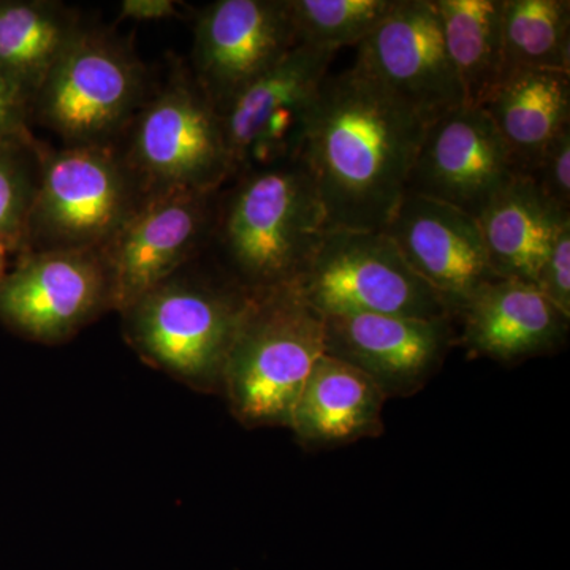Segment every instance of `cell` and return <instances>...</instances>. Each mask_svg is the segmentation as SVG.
<instances>
[{
  "label": "cell",
  "instance_id": "obj_12",
  "mask_svg": "<svg viewBox=\"0 0 570 570\" xmlns=\"http://www.w3.org/2000/svg\"><path fill=\"white\" fill-rule=\"evenodd\" d=\"M517 176L521 175L489 115L463 105L426 124L406 193L479 217Z\"/></svg>",
  "mask_w": 570,
  "mask_h": 570
},
{
  "label": "cell",
  "instance_id": "obj_11",
  "mask_svg": "<svg viewBox=\"0 0 570 570\" xmlns=\"http://www.w3.org/2000/svg\"><path fill=\"white\" fill-rule=\"evenodd\" d=\"M354 66L425 126L464 105L433 0H397Z\"/></svg>",
  "mask_w": 570,
  "mask_h": 570
},
{
  "label": "cell",
  "instance_id": "obj_8",
  "mask_svg": "<svg viewBox=\"0 0 570 570\" xmlns=\"http://www.w3.org/2000/svg\"><path fill=\"white\" fill-rule=\"evenodd\" d=\"M142 70L104 32L75 36L32 102L40 122L70 146L107 145L140 105Z\"/></svg>",
  "mask_w": 570,
  "mask_h": 570
},
{
  "label": "cell",
  "instance_id": "obj_14",
  "mask_svg": "<svg viewBox=\"0 0 570 570\" xmlns=\"http://www.w3.org/2000/svg\"><path fill=\"white\" fill-rule=\"evenodd\" d=\"M382 232L453 316L501 279L491 268L478 217L455 206L406 193Z\"/></svg>",
  "mask_w": 570,
  "mask_h": 570
},
{
  "label": "cell",
  "instance_id": "obj_1",
  "mask_svg": "<svg viewBox=\"0 0 570 570\" xmlns=\"http://www.w3.org/2000/svg\"><path fill=\"white\" fill-rule=\"evenodd\" d=\"M425 124L352 66L328 75L299 159L330 228L384 230L406 194Z\"/></svg>",
  "mask_w": 570,
  "mask_h": 570
},
{
  "label": "cell",
  "instance_id": "obj_30",
  "mask_svg": "<svg viewBox=\"0 0 570 570\" xmlns=\"http://www.w3.org/2000/svg\"><path fill=\"white\" fill-rule=\"evenodd\" d=\"M7 257H9V253L3 247H0V281H2L7 273Z\"/></svg>",
  "mask_w": 570,
  "mask_h": 570
},
{
  "label": "cell",
  "instance_id": "obj_10",
  "mask_svg": "<svg viewBox=\"0 0 570 570\" xmlns=\"http://www.w3.org/2000/svg\"><path fill=\"white\" fill-rule=\"evenodd\" d=\"M216 193L163 190L142 195L107 245L100 247L111 279L112 309H129L186 264L213 234Z\"/></svg>",
  "mask_w": 570,
  "mask_h": 570
},
{
  "label": "cell",
  "instance_id": "obj_15",
  "mask_svg": "<svg viewBox=\"0 0 570 570\" xmlns=\"http://www.w3.org/2000/svg\"><path fill=\"white\" fill-rule=\"evenodd\" d=\"M325 318V354L365 373L385 396L425 387L455 341L452 318L335 314Z\"/></svg>",
  "mask_w": 570,
  "mask_h": 570
},
{
  "label": "cell",
  "instance_id": "obj_25",
  "mask_svg": "<svg viewBox=\"0 0 570 570\" xmlns=\"http://www.w3.org/2000/svg\"><path fill=\"white\" fill-rule=\"evenodd\" d=\"M31 151L0 148V247L9 254L24 253L37 179L31 174ZM40 157V156H39Z\"/></svg>",
  "mask_w": 570,
  "mask_h": 570
},
{
  "label": "cell",
  "instance_id": "obj_16",
  "mask_svg": "<svg viewBox=\"0 0 570 570\" xmlns=\"http://www.w3.org/2000/svg\"><path fill=\"white\" fill-rule=\"evenodd\" d=\"M459 316L469 354L502 363L557 351L568 337L570 322L538 285L519 279L487 285Z\"/></svg>",
  "mask_w": 570,
  "mask_h": 570
},
{
  "label": "cell",
  "instance_id": "obj_18",
  "mask_svg": "<svg viewBox=\"0 0 570 570\" xmlns=\"http://www.w3.org/2000/svg\"><path fill=\"white\" fill-rule=\"evenodd\" d=\"M527 176L543 149L570 127V71L513 70L480 104Z\"/></svg>",
  "mask_w": 570,
  "mask_h": 570
},
{
  "label": "cell",
  "instance_id": "obj_23",
  "mask_svg": "<svg viewBox=\"0 0 570 570\" xmlns=\"http://www.w3.org/2000/svg\"><path fill=\"white\" fill-rule=\"evenodd\" d=\"M502 40L505 75L528 69L570 71L569 0H504Z\"/></svg>",
  "mask_w": 570,
  "mask_h": 570
},
{
  "label": "cell",
  "instance_id": "obj_20",
  "mask_svg": "<svg viewBox=\"0 0 570 570\" xmlns=\"http://www.w3.org/2000/svg\"><path fill=\"white\" fill-rule=\"evenodd\" d=\"M61 3L0 0V73L31 104L80 32Z\"/></svg>",
  "mask_w": 570,
  "mask_h": 570
},
{
  "label": "cell",
  "instance_id": "obj_24",
  "mask_svg": "<svg viewBox=\"0 0 570 570\" xmlns=\"http://www.w3.org/2000/svg\"><path fill=\"white\" fill-rule=\"evenodd\" d=\"M296 45L337 52L358 47L397 0H285Z\"/></svg>",
  "mask_w": 570,
  "mask_h": 570
},
{
  "label": "cell",
  "instance_id": "obj_7",
  "mask_svg": "<svg viewBox=\"0 0 570 570\" xmlns=\"http://www.w3.org/2000/svg\"><path fill=\"white\" fill-rule=\"evenodd\" d=\"M126 164L142 194L217 193L232 179L219 112L197 81L176 78L137 112Z\"/></svg>",
  "mask_w": 570,
  "mask_h": 570
},
{
  "label": "cell",
  "instance_id": "obj_5",
  "mask_svg": "<svg viewBox=\"0 0 570 570\" xmlns=\"http://www.w3.org/2000/svg\"><path fill=\"white\" fill-rule=\"evenodd\" d=\"M39 164L24 253L100 249L145 195L107 145L47 149Z\"/></svg>",
  "mask_w": 570,
  "mask_h": 570
},
{
  "label": "cell",
  "instance_id": "obj_29",
  "mask_svg": "<svg viewBox=\"0 0 570 570\" xmlns=\"http://www.w3.org/2000/svg\"><path fill=\"white\" fill-rule=\"evenodd\" d=\"M178 2L175 0H124L121 17L132 21H160L176 17Z\"/></svg>",
  "mask_w": 570,
  "mask_h": 570
},
{
  "label": "cell",
  "instance_id": "obj_28",
  "mask_svg": "<svg viewBox=\"0 0 570 570\" xmlns=\"http://www.w3.org/2000/svg\"><path fill=\"white\" fill-rule=\"evenodd\" d=\"M535 285L561 314L570 318V217L554 234Z\"/></svg>",
  "mask_w": 570,
  "mask_h": 570
},
{
  "label": "cell",
  "instance_id": "obj_17",
  "mask_svg": "<svg viewBox=\"0 0 570 570\" xmlns=\"http://www.w3.org/2000/svg\"><path fill=\"white\" fill-rule=\"evenodd\" d=\"M385 401L387 396L373 379L325 354L307 377L291 428L309 449L379 436L384 431Z\"/></svg>",
  "mask_w": 570,
  "mask_h": 570
},
{
  "label": "cell",
  "instance_id": "obj_4",
  "mask_svg": "<svg viewBox=\"0 0 570 570\" xmlns=\"http://www.w3.org/2000/svg\"><path fill=\"white\" fill-rule=\"evenodd\" d=\"M249 294L170 281L124 311L126 336L146 363L194 389L220 387Z\"/></svg>",
  "mask_w": 570,
  "mask_h": 570
},
{
  "label": "cell",
  "instance_id": "obj_22",
  "mask_svg": "<svg viewBox=\"0 0 570 570\" xmlns=\"http://www.w3.org/2000/svg\"><path fill=\"white\" fill-rule=\"evenodd\" d=\"M336 52L296 45L276 66L242 89L219 112L232 179L238 174L247 145L262 121L279 105L321 88Z\"/></svg>",
  "mask_w": 570,
  "mask_h": 570
},
{
  "label": "cell",
  "instance_id": "obj_27",
  "mask_svg": "<svg viewBox=\"0 0 570 570\" xmlns=\"http://www.w3.org/2000/svg\"><path fill=\"white\" fill-rule=\"evenodd\" d=\"M31 111L28 99L0 73V148L26 149L43 156L47 148L29 127Z\"/></svg>",
  "mask_w": 570,
  "mask_h": 570
},
{
  "label": "cell",
  "instance_id": "obj_26",
  "mask_svg": "<svg viewBox=\"0 0 570 570\" xmlns=\"http://www.w3.org/2000/svg\"><path fill=\"white\" fill-rule=\"evenodd\" d=\"M527 178L554 208L570 213V127L543 149Z\"/></svg>",
  "mask_w": 570,
  "mask_h": 570
},
{
  "label": "cell",
  "instance_id": "obj_3",
  "mask_svg": "<svg viewBox=\"0 0 570 570\" xmlns=\"http://www.w3.org/2000/svg\"><path fill=\"white\" fill-rule=\"evenodd\" d=\"M325 355V318L298 285L249 294L220 387L246 426L291 428L307 377Z\"/></svg>",
  "mask_w": 570,
  "mask_h": 570
},
{
  "label": "cell",
  "instance_id": "obj_9",
  "mask_svg": "<svg viewBox=\"0 0 570 570\" xmlns=\"http://www.w3.org/2000/svg\"><path fill=\"white\" fill-rule=\"evenodd\" d=\"M105 309L111 279L100 249L20 254L0 281V321L39 343L69 340Z\"/></svg>",
  "mask_w": 570,
  "mask_h": 570
},
{
  "label": "cell",
  "instance_id": "obj_19",
  "mask_svg": "<svg viewBox=\"0 0 570 570\" xmlns=\"http://www.w3.org/2000/svg\"><path fill=\"white\" fill-rule=\"evenodd\" d=\"M568 217L530 178L517 176L478 217L497 276L535 284L554 234Z\"/></svg>",
  "mask_w": 570,
  "mask_h": 570
},
{
  "label": "cell",
  "instance_id": "obj_21",
  "mask_svg": "<svg viewBox=\"0 0 570 570\" xmlns=\"http://www.w3.org/2000/svg\"><path fill=\"white\" fill-rule=\"evenodd\" d=\"M464 105L480 107L504 78V0H433Z\"/></svg>",
  "mask_w": 570,
  "mask_h": 570
},
{
  "label": "cell",
  "instance_id": "obj_6",
  "mask_svg": "<svg viewBox=\"0 0 570 570\" xmlns=\"http://www.w3.org/2000/svg\"><path fill=\"white\" fill-rule=\"evenodd\" d=\"M295 284L322 316L453 317L385 232L330 228Z\"/></svg>",
  "mask_w": 570,
  "mask_h": 570
},
{
  "label": "cell",
  "instance_id": "obj_13",
  "mask_svg": "<svg viewBox=\"0 0 570 570\" xmlns=\"http://www.w3.org/2000/svg\"><path fill=\"white\" fill-rule=\"evenodd\" d=\"M295 47L285 0H217L195 28V81L220 112Z\"/></svg>",
  "mask_w": 570,
  "mask_h": 570
},
{
  "label": "cell",
  "instance_id": "obj_2",
  "mask_svg": "<svg viewBox=\"0 0 570 570\" xmlns=\"http://www.w3.org/2000/svg\"><path fill=\"white\" fill-rule=\"evenodd\" d=\"M235 179L213 235L236 287L261 294L295 284L330 230L305 164L298 157Z\"/></svg>",
  "mask_w": 570,
  "mask_h": 570
}]
</instances>
